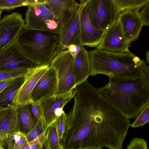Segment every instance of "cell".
<instances>
[{
  "label": "cell",
  "mask_w": 149,
  "mask_h": 149,
  "mask_svg": "<svg viewBox=\"0 0 149 149\" xmlns=\"http://www.w3.org/2000/svg\"><path fill=\"white\" fill-rule=\"evenodd\" d=\"M97 89L106 100L129 120L136 118L149 104V79L144 71L133 79L110 77L105 85Z\"/></svg>",
  "instance_id": "obj_2"
},
{
  "label": "cell",
  "mask_w": 149,
  "mask_h": 149,
  "mask_svg": "<svg viewBox=\"0 0 149 149\" xmlns=\"http://www.w3.org/2000/svg\"><path fill=\"white\" fill-rule=\"evenodd\" d=\"M43 146L45 149H63L62 141L58 134L56 120L46 129Z\"/></svg>",
  "instance_id": "obj_21"
},
{
  "label": "cell",
  "mask_w": 149,
  "mask_h": 149,
  "mask_svg": "<svg viewBox=\"0 0 149 149\" xmlns=\"http://www.w3.org/2000/svg\"><path fill=\"white\" fill-rule=\"evenodd\" d=\"M149 1L142 8L139 12V15L142 20L143 26L149 25Z\"/></svg>",
  "instance_id": "obj_33"
},
{
  "label": "cell",
  "mask_w": 149,
  "mask_h": 149,
  "mask_svg": "<svg viewBox=\"0 0 149 149\" xmlns=\"http://www.w3.org/2000/svg\"><path fill=\"white\" fill-rule=\"evenodd\" d=\"M59 39L58 33L31 29L25 25L18 34L15 42L25 56L43 65L50 64L54 57Z\"/></svg>",
  "instance_id": "obj_4"
},
{
  "label": "cell",
  "mask_w": 149,
  "mask_h": 149,
  "mask_svg": "<svg viewBox=\"0 0 149 149\" xmlns=\"http://www.w3.org/2000/svg\"><path fill=\"white\" fill-rule=\"evenodd\" d=\"M47 128L43 118L40 119L31 130L28 133L25 134L27 142H29L33 140L40 136Z\"/></svg>",
  "instance_id": "obj_26"
},
{
  "label": "cell",
  "mask_w": 149,
  "mask_h": 149,
  "mask_svg": "<svg viewBox=\"0 0 149 149\" xmlns=\"http://www.w3.org/2000/svg\"><path fill=\"white\" fill-rule=\"evenodd\" d=\"M87 0L80 15L81 44L82 46L97 47L101 41L106 31L97 30L91 22L89 17Z\"/></svg>",
  "instance_id": "obj_13"
},
{
  "label": "cell",
  "mask_w": 149,
  "mask_h": 149,
  "mask_svg": "<svg viewBox=\"0 0 149 149\" xmlns=\"http://www.w3.org/2000/svg\"><path fill=\"white\" fill-rule=\"evenodd\" d=\"M25 25L22 15L17 12L5 15L0 20V51L15 42Z\"/></svg>",
  "instance_id": "obj_10"
},
{
  "label": "cell",
  "mask_w": 149,
  "mask_h": 149,
  "mask_svg": "<svg viewBox=\"0 0 149 149\" xmlns=\"http://www.w3.org/2000/svg\"><path fill=\"white\" fill-rule=\"evenodd\" d=\"M19 131L15 107L0 108V148L6 149L7 139L10 135L14 132Z\"/></svg>",
  "instance_id": "obj_16"
},
{
  "label": "cell",
  "mask_w": 149,
  "mask_h": 149,
  "mask_svg": "<svg viewBox=\"0 0 149 149\" xmlns=\"http://www.w3.org/2000/svg\"><path fill=\"white\" fill-rule=\"evenodd\" d=\"M86 1L80 0L79 3L75 1L61 20L59 41L54 57L60 51L66 49L68 45L82 46L80 38V15Z\"/></svg>",
  "instance_id": "obj_5"
},
{
  "label": "cell",
  "mask_w": 149,
  "mask_h": 149,
  "mask_svg": "<svg viewBox=\"0 0 149 149\" xmlns=\"http://www.w3.org/2000/svg\"><path fill=\"white\" fill-rule=\"evenodd\" d=\"M120 12L139 10L149 0H113Z\"/></svg>",
  "instance_id": "obj_23"
},
{
  "label": "cell",
  "mask_w": 149,
  "mask_h": 149,
  "mask_svg": "<svg viewBox=\"0 0 149 149\" xmlns=\"http://www.w3.org/2000/svg\"><path fill=\"white\" fill-rule=\"evenodd\" d=\"M30 69L21 68L1 71L0 81L25 77Z\"/></svg>",
  "instance_id": "obj_25"
},
{
  "label": "cell",
  "mask_w": 149,
  "mask_h": 149,
  "mask_svg": "<svg viewBox=\"0 0 149 149\" xmlns=\"http://www.w3.org/2000/svg\"><path fill=\"white\" fill-rule=\"evenodd\" d=\"M144 72L146 74L147 77L149 79V66H146L145 68Z\"/></svg>",
  "instance_id": "obj_38"
},
{
  "label": "cell",
  "mask_w": 149,
  "mask_h": 149,
  "mask_svg": "<svg viewBox=\"0 0 149 149\" xmlns=\"http://www.w3.org/2000/svg\"><path fill=\"white\" fill-rule=\"evenodd\" d=\"M29 104L31 112L38 122L42 118V111L41 104L40 102H31Z\"/></svg>",
  "instance_id": "obj_32"
},
{
  "label": "cell",
  "mask_w": 149,
  "mask_h": 149,
  "mask_svg": "<svg viewBox=\"0 0 149 149\" xmlns=\"http://www.w3.org/2000/svg\"><path fill=\"white\" fill-rule=\"evenodd\" d=\"M126 149H148L147 143L143 138H134L127 145Z\"/></svg>",
  "instance_id": "obj_30"
},
{
  "label": "cell",
  "mask_w": 149,
  "mask_h": 149,
  "mask_svg": "<svg viewBox=\"0 0 149 149\" xmlns=\"http://www.w3.org/2000/svg\"><path fill=\"white\" fill-rule=\"evenodd\" d=\"M74 61L66 49L60 51L51 61L49 65L54 68L57 77L58 87L55 95L65 94L75 88Z\"/></svg>",
  "instance_id": "obj_8"
},
{
  "label": "cell",
  "mask_w": 149,
  "mask_h": 149,
  "mask_svg": "<svg viewBox=\"0 0 149 149\" xmlns=\"http://www.w3.org/2000/svg\"><path fill=\"white\" fill-rule=\"evenodd\" d=\"M47 0H26L27 6L33 4L46 3Z\"/></svg>",
  "instance_id": "obj_36"
},
{
  "label": "cell",
  "mask_w": 149,
  "mask_h": 149,
  "mask_svg": "<svg viewBox=\"0 0 149 149\" xmlns=\"http://www.w3.org/2000/svg\"><path fill=\"white\" fill-rule=\"evenodd\" d=\"M27 6L26 0H0V10L10 11L18 7Z\"/></svg>",
  "instance_id": "obj_27"
},
{
  "label": "cell",
  "mask_w": 149,
  "mask_h": 149,
  "mask_svg": "<svg viewBox=\"0 0 149 149\" xmlns=\"http://www.w3.org/2000/svg\"><path fill=\"white\" fill-rule=\"evenodd\" d=\"M49 65H41L29 70L14 98V106L32 102L31 99V92L38 81L48 69Z\"/></svg>",
  "instance_id": "obj_14"
},
{
  "label": "cell",
  "mask_w": 149,
  "mask_h": 149,
  "mask_svg": "<svg viewBox=\"0 0 149 149\" xmlns=\"http://www.w3.org/2000/svg\"><path fill=\"white\" fill-rule=\"evenodd\" d=\"M14 79H11L0 81V93L8 86Z\"/></svg>",
  "instance_id": "obj_35"
},
{
  "label": "cell",
  "mask_w": 149,
  "mask_h": 149,
  "mask_svg": "<svg viewBox=\"0 0 149 149\" xmlns=\"http://www.w3.org/2000/svg\"><path fill=\"white\" fill-rule=\"evenodd\" d=\"M29 103L15 107L20 131L25 134L31 130L37 122L31 112Z\"/></svg>",
  "instance_id": "obj_20"
},
{
  "label": "cell",
  "mask_w": 149,
  "mask_h": 149,
  "mask_svg": "<svg viewBox=\"0 0 149 149\" xmlns=\"http://www.w3.org/2000/svg\"><path fill=\"white\" fill-rule=\"evenodd\" d=\"M139 11H126L121 12L118 20L122 31L130 43L137 40L143 26Z\"/></svg>",
  "instance_id": "obj_17"
},
{
  "label": "cell",
  "mask_w": 149,
  "mask_h": 149,
  "mask_svg": "<svg viewBox=\"0 0 149 149\" xmlns=\"http://www.w3.org/2000/svg\"><path fill=\"white\" fill-rule=\"evenodd\" d=\"M146 57L147 63H149V51L148 50L146 54Z\"/></svg>",
  "instance_id": "obj_39"
},
{
  "label": "cell",
  "mask_w": 149,
  "mask_h": 149,
  "mask_svg": "<svg viewBox=\"0 0 149 149\" xmlns=\"http://www.w3.org/2000/svg\"><path fill=\"white\" fill-rule=\"evenodd\" d=\"M0 149H1V148H0Z\"/></svg>",
  "instance_id": "obj_41"
},
{
  "label": "cell",
  "mask_w": 149,
  "mask_h": 149,
  "mask_svg": "<svg viewBox=\"0 0 149 149\" xmlns=\"http://www.w3.org/2000/svg\"><path fill=\"white\" fill-rule=\"evenodd\" d=\"M76 93L75 88L65 94L55 95L42 100L40 102L42 107V118L46 127L56 121L54 115L56 110L63 108L74 97Z\"/></svg>",
  "instance_id": "obj_15"
},
{
  "label": "cell",
  "mask_w": 149,
  "mask_h": 149,
  "mask_svg": "<svg viewBox=\"0 0 149 149\" xmlns=\"http://www.w3.org/2000/svg\"><path fill=\"white\" fill-rule=\"evenodd\" d=\"M67 114L65 112L57 120V128L58 135L60 138L62 140L65 129Z\"/></svg>",
  "instance_id": "obj_31"
},
{
  "label": "cell",
  "mask_w": 149,
  "mask_h": 149,
  "mask_svg": "<svg viewBox=\"0 0 149 149\" xmlns=\"http://www.w3.org/2000/svg\"><path fill=\"white\" fill-rule=\"evenodd\" d=\"M41 65L25 56L15 42L0 51V71L21 68L30 69Z\"/></svg>",
  "instance_id": "obj_9"
},
{
  "label": "cell",
  "mask_w": 149,
  "mask_h": 149,
  "mask_svg": "<svg viewBox=\"0 0 149 149\" xmlns=\"http://www.w3.org/2000/svg\"><path fill=\"white\" fill-rule=\"evenodd\" d=\"M130 126L133 128L142 127L149 122V104L142 110Z\"/></svg>",
  "instance_id": "obj_28"
},
{
  "label": "cell",
  "mask_w": 149,
  "mask_h": 149,
  "mask_svg": "<svg viewBox=\"0 0 149 149\" xmlns=\"http://www.w3.org/2000/svg\"><path fill=\"white\" fill-rule=\"evenodd\" d=\"M45 133V131H44L32 141L24 144L19 149H45L43 144Z\"/></svg>",
  "instance_id": "obj_29"
},
{
  "label": "cell",
  "mask_w": 149,
  "mask_h": 149,
  "mask_svg": "<svg viewBox=\"0 0 149 149\" xmlns=\"http://www.w3.org/2000/svg\"><path fill=\"white\" fill-rule=\"evenodd\" d=\"M27 142L24 133L20 131L15 132L10 135L7 139V149H19Z\"/></svg>",
  "instance_id": "obj_24"
},
{
  "label": "cell",
  "mask_w": 149,
  "mask_h": 149,
  "mask_svg": "<svg viewBox=\"0 0 149 149\" xmlns=\"http://www.w3.org/2000/svg\"><path fill=\"white\" fill-rule=\"evenodd\" d=\"M74 66L75 81L77 86L87 79L91 72L88 52L83 46L74 59Z\"/></svg>",
  "instance_id": "obj_18"
},
{
  "label": "cell",
  "mask_w": 149,
  "mask_h": 149,
  "mask_svg": "<svg viewBox=\"0 0 149 149\" xmlns=\"http://www.w3.org/2000/svg\"><path fill=\"white\" fill-rule=\"evenodd\" d=\"M25 77L14 79L0 93V108H5L14 106V98L23 84Z\"/></svg>",
  "instance_id": "obj_19"
},
{
  "label": "cell",
  "mask_w": 149,
  "mask_h": 149,
  "mask_svg": "<svg viewBox=\"0 0 149 149\" xmlns=\"http://www.w3.org/2000/svg\"><path fill=\"white\" fill-rule=\"evenodd\" d=\"M25 14L26 26L29 29L60 34L61 24L46 3L29 5Z\"/></svg>",
  "instance_id": "obj_7"
},
{
  "label": "cell",
  "mask_w": 149,
  "mask_h": 149,
  "mask_svg": "<svg viewBox=\"0 0 149 149\" xmlns=\"http://www.w3.org/2000/svg\"><path fill=\"white\" fill-rule=\"evenodd\" d=\"M130 43L126 39L118 19L105 32L96 49L112 52H129Z\"/></svg>",
  "instance_id": "obj_11"
},
{
  "label": "cell",
  "mask_w": 149,
  "mask_h": 149,
  "mask_svg": "<svg viewBox=\"0 0 149 149\" xmlns=\"http://www.w3.org/2000/svg\"><path fill=\"white\" fill-rule=\"evenodd\" d=\"M73 149H103L102 147H100L89 146L83 148H77Z\"/></svg>",
  "instance_id": "obj_37"
},
{
  "label": "cell",
  "mask_w": 149,
  "mask_h": 149,
  "mask_svg": "<svg viewBox=\"0 0 149 149\" xmlns=\"http://www.w3.org/2000/svg\"><path fill=\"white\" fill-rule=\"evenodd\" d=\"M57 87L56 71L53 67L49 65L48 69L38 81L31 92L32 102L39 103L45 99L55 95Z\"/></svg>",
  "instance_id": "obj_12"
},
{
  "label": "cell",
  "mask_w": 149,
  "mask_h": 149,
  "mask_svg": "<svg viewBox=\"0 0 149 149\" xmlns=\"http://www.w3.org/2000/svg\"><path fill=\"white\" fill-rule=\"evenodd\" d=\"M1 12L0 10V20L1 19Z\"/></svg>",
  "instance_id": "obj_40"
},
{
  "label": "cell",
  "mask_w": 149,
  "mask_h": 149,
  "mask_svg": "<svg viewBox=\"0 0 149 149\" xmlns=\"http://www.w3.org/2000/svg\"><path fill=\"white\" fill-rule=\"evenodd\" d=\"M88 52L91 76L102 74L109 78L133 79L147 66L144 60L130 51L117 53L96 48Z\"/></svg>",
  "instance_id": "obj_3"
},
{
  "label": "cell",
  "mask_w": 149,
  "mask_h": 149,
  "mask_svg": "<svg viewBox=\"0 0 149 149\" xmlns=\"http://www.w3.org/2000/svg\"><path fill=\"white\" fill-rule=\"evenodd\" d=\"M75 1L74 0H47L46 3L55 17L60 22L63 16L73 6Z\"/></svg>",
  "instance_id": "obj_22"
},
{
  "label": "cell",
  "mask_w": 149,
  "mask_h": 149,
  "mask_svg": "<svg viewBox=\"0 0 149 149\" xmlns=\"http://www.w3.org/2000/svg\"><path fill=\"white\" fill-rule=\"evenodd\" d=\"M82 46H83L71 45L67 46L66 47V49L69 50L70 54L74 59Z\"/></svg>",
  "instance_id": "obj_34"
},
{
  "label": "cell",
  "mask_w": 149,
  "mask_h": 149,
  "mask_svg": "<svg viewBox=\"0 0 149 149\" xmlns=\"http://www.w3.org/2000/svg\"><path fill=\"white\" fill-rule=\"evenodd\" d=\"M70 111L85 130L87 146L123 149L130 126L129 119L110 104L97 88L87 82L77 91Z\"/></svg>",
  "instance_id": "obj_1"
},
{
  "label": "cell",
  "mask_w": 149,
  "mask_h": 149,
  "mask_svg": "<svg viewBox=\"0 0 149 149\" xmlns=\"http://www.w3.org/2000/svg\"><path fill=\"white\" fill-rule=\"evenodd\" d=\"M89 17L97 30L106 31L118 19L120 13L113 0H87Z\"/></svg>",
  "instance_id": "obj_6"
}]
</instances>
